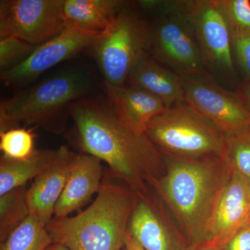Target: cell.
I'll return each instance as SVG.
<instances>
[{
  "mask_svg": "<svg viewBox=\"0 0 250 250\" xmlns=\"http://www.w3.org/2000/svg\"><path fill=\"white\" fill-rule=\"evenodd\" d=\"M69 143L107 164L112 174L136 193L147 192L165 174V157L146 134L118 118L107 100L87 97L70 106Z\"/></svg>",
  "mask_w": 250,
  "mask_h": 250,
  "instance_id": "obj_1",
  "label": "cell"
},
{
  "mask_svg": "<svg viewBox=\"0 0 250 250\" xmlns=\"http://www.w3.org/2000/svg\"><path fill=\"white\" fill-rule=\"evenodd\" d=\"M165 157V174L152 187L170 212L188 246L206 243L233 170L222 157Z\"/></svg>",
  "mask_w": 250,
  "mask_h": 250,
  "instance_id": "obj_2",
  "label": "cell"
},
{
  "mask_svg": "<svg viewBox=\"0 0 250 250\" xmlns=\"http://www.w3.org/2000/svg\"><path fill=\"white\" fill-rule=\"evenodd\" d=\"M138 194L126 185L103 182L96 198L74 216L46 226L53 243L69 250H121Z\"/></svg>",
  "mask_w": 250,
  "mask_h": 250,
  "instance_id": "obj_3",
  "label": "cell"
},
{
  "mask_svg": "<svg viewBox=\"0 0 250 250\" xmlns=\"http://www.w3.org/2000/svg\"><path fill=\"white\" fill-rule=\"evenodd\" d=\"M94 88L91 73L70 67L24 88L0 104V131L23 124L61 134L65 131L72 104L89 97Z\"/></svg>",
  "mask_w": 250,
  "mask_h": 250,
  "instance_id": "obj_4",
  "label": "cell"
},
{
  "mask_svg": "<svg viewBox=\"0 0 250 250\" xmlns=\"http://www.w3.org/2000/svg\"><path fill=\"white\" fill-rule=\"evenodd\" d=\"M146 134L167 157L213 159L225 153L226 134L184 101L154 117Z\"/></svg>",
  "mask_w": 250,
  "mask_h": 250,
  "instance_id": "obj_5",
  "label": "cell"
},
{
  "mask_svg": "<svg viewBox=\"0 0 250 250\" xmlns=\"http://www.w3.org/2000/svg\"><path fill=\"white\" fill-rule=\"evenodd\" d=\"M129 3L90 46L104 83L123 86L151 52V25Z\"/></svg>",
  "mask_w": 250,
  "mask_h": 250,
  "instance_id": "obj_6",
  "label": "cell"
},
{
  "mask_svg": "<svg viewBox=\"0 0 250 250\" xmlns=\"http://www.w3.org/2000/svg\"><path fill=\"white\" fill-rule=\"evenodd\" d=\"M187 11L156 19L151 25V53L182 78L209 75Z\"/></svg>",
  "mask_w": 250,
  "mask_h": 250,
  "instance_id": "obj_7",
  "label": "cell"
},
{
  "mask_svg": "<svg viewBox=\"0 0 250 250\" xmlns=\"http://www.w3.org/2000/svg\"><path fill=\"white\" fill-rule=\"evenodd\" d=\"M187 13L207 71L232 80L236 75L232 36L218 0L188 1Z\"/></svg>",
  "mask_w": 250,
  "mask_h": 250,
  "instance_id": "obj_8",
  "label": "cell"
},
{
  "mask_svg": "<svg viewBox=\"0 0 250 250\" xmlns=\"http://www.w3.org/2000/svg\"><path fill=\"white\" fill-rule=\"evenodd\" d=\"M64 0H1L0 39L14 36L41 45L59 35L66 27Z\"/></svg>",
  "mask_w": 250,
  "mask_h": 250,
  "instance_id": "obj_9",
  "label": "cell"
},
{
  "mask_svg": "<svg viewBox=\"0 0 250 250\" xmlns=\"http://www.w3.org/2000/svg\"><path fill=\"white\" fill-rule=\"evenodd\" d=\"M100 33L67 23L59 35L38 46L24 62L1 72V80L9 86L25 88L49 69L90 48Z\"/></svg>",
  "mask_w": 250,
  "mask_h": 250,
  "instance_id": "obj_10",
  "label": "cell"
},
{
  "mask_svg": "<svg viewBox=\"0 0 250 250\" xmlns=\"http://www.w3.org/2000/svg\"><path fill=\"white\" fill-rule=\"evenodd\" d=\"M183 79L184 102L224 133L250 126V113L238 92L222 88L209 75Z\"/></svg>",
  "mask_w": 250,
  "mask_h": 250,
  "instance_id": "obj_11",
  "label": "cell"
},
{
  "mask_svg": "<svg viewBox=\"0 0 250 250\" xmlns=\"http://www.w3.org/2000/svg\"><path fill=\"white\" fill-rule=\"evenodd\" d=\"M127 232L146 250H185L188 243L155 192L137 193Z\"/></svg>",
  "mask_w": 250,
  "mask_h": 250,
  "instance_id": "obj_12",
  "label": "cell"
},
{
  "mask_svg": "<svg viewBox=\"0 0 250 250\" xmlns=\"http://www.w3.org/2000/svg\"><path fill=\"white\" fill-rule=\"evenodd\" d=\"M75 154L66 146L54 149L48 167L34 179L28 188L30 214L45 226L54 218L56 205L66 184Z\"/></svg>",
  "mask_w": 250,
  "mask_h": 250,
  "instance_id": "obj_13",
  "label": "cell"
},
{
  "mask_svg": "<svg viewBox=\"0 0 250 250\" xmlns=\"http://www.w3.org/2000/svg\"><path fill=\"white\" fill-rule=\"evenodd\" d=\"M250 223V186L233 171L217 208L208 246L225 249L230 240Z\"/></svg>",
  "mask_w": 250,
  "mask_h": 250,
  "instance_id": "obj_14",
  "label": "cell"
},
{
  "mask_svg": "<svg viewBox=\"0 0 250 250\" xmlns=\"http://www.w3.org/2000/svg\"><path fill=\"white\" fill-rule=\"evenodd\" d=\"M103 176V166L100 159L76 153L66 184L56 205L54 218L70 216L73 212L82 210L100 190Z\"/></svg>",
  "mask_w": 250,
  "mask_h": 250,
  "instance_id": "obj_15",
  "label": "cell"
},
{
  "mask_svg": "<svg viewBox=\"0 0 250 250\" xmlns=\"http://www.w3.org/2000/svg\"><path fill=\"white\" fill-rule=\"evenodd\" d=\"M105 89L106 100L116 116L139 134H146L148 123L167 108L161 99L136 85L105 83Z\"/></svg>",
  "mask_w": 250,
  "mask_h": 250,
  "instance_id": "obj_16",
  "label": "cell"
},
{
  "mask_svg": "<svg viewBox=\"0 0 250 250\" xmlns=\"http://www.w3.org/2000/svg\"><path fill=\"white\" fill-rule=\"evenodd\" d=\"M127 82L161 99L167 108L184 101V79L154 58L147 57L140 62Z\"/></svg>",
  "mask_w": 250,
  "mask_h": 250,
  "instance_id": "obj_17",
  "label": "cell"
},
{
  "mask_svg": "<svg viewBox=\"0 0 250 250\" xmlns=\"http://www.w3.org/2000/svg\"><path fill=\"white\" fill-rule=\"evenodd\" d=\"M127 4L121 0H64L62 13L66 23L100 33Z\"/></svg>",
  "mask_w": 250,
  "mask_h": 250,
  "instance_id": "obj_18",
  "label": "cell"
},
{
  "mask_svg": "<svg viewBox=\"0 0 250 250\" xmlns=\"http://www.w3.org/2000/svg\"><path fill=\"white\" fill-rule=\"evenodd\" d=\"M54 150H36L30 157L15 160L1 155L0 159V196L18 188L26 186L48 167Z\"/></svg>",
  "mask_w": 250,
  "mask_h": 250,
  "instance_id": "obj_19",
  "label": "cell"
},
{
  "mask_svg": "<svg viewBox=\"0 0 250 250\" xmlns=\"http://www.w3.org/2000/svg\"><path fill=\"white\" fill-rule=\"evenodd\" d=\"M52 243L46 226L30 214L1 243L0 250H46Z\"/></svg>",
  "mask_w": 250,
  "mask_h": 250,
  "instance_id": "obj_20",
  "label": "cell"
},
{
  "mask_svg": "<svg viewBox=\"0 0 250 250\" xmlns=\"http://www.w3.org/2000/svg\"><path fill=\"white\" fill-rule=\"evenodd\" d=\"M28 188H18L0 196V241H3L30 215Z\"/></svg>",
  "mask_w": 250,
  "mask_h": 250,
  "instance_id": "obj_21",
  "label": "cell"
},
{
  "mask_svg": "<svg viewBox=\"0 0 250 250\" xmlns=\"http://www.w3.org/2000/svg\"><path fill=\"white\" fill-rule=\"evenodd\" d=\"M223 157L250 186V126L226 134Z\"/></svg>",
  "mask_w": 250,
  "mask_h": 250,
  "instance_id": "obj_22",
  "label": "cell"
},
{
  "mask_svg": "<svg viewBox=\"0 0 250 250\" xmlns=\"http://www.w3.org/2000/svg\"><path fill=\"white\" fill-rule=\"evenodd\" d=\"M35 134L25 127H13L0 131V150L2 156L15 160H24L36 152Z\"/></svg>",
  "mask_w": 250,
  "mask_h": 250,
  "instance_id": "obj_23",
  "label": "cell"
},
{
  "mask_svg": "<svg viewBox=\"0 0 250 250\" xmlns=\"http://www.w3.org/2000/svg\"><path fill=\"white\" fill-rule=\"evenodd\" d=\"M232 38L250 36V0H218Z\"/></svg>",
  "mask_w": 250,
  "mask_h": 250,
  "instance_id": "obj_24",
  "label": "cell"
},
{
  "mask_svg": "<svg viewBox=\"0 0 250 250\" xmlns=\"http://www.w3.org/2000/svg\"><path fill=\"white\" fill-rule=\"evenodd\" d=\"M39 45L14 36L0 39V70L6 71L24 62Z\"/></svg>",
  "mask_w": 250,
  "mask_h": 250,
  "instance_id": "obj_25",
  "label": "cell"
},
{
  "mask_svg": "<svg viewBox=\"0 0 250 250\" xmlns=\"http://www.w3.org/2000/svg\"><path fill=\"white\" fill-rule=\"evenodd\" d=\"M136 4L146 13L155 15L157 19L188 11V1L141 0L136 1Z\"/></svg>",
  "mask_w": 250,
  "mask_h": 250,
  "instance_id": "obj_26",
  "label": "cell"
},
{
  "mask_svg": "<svg viewBox=\"0 0 250 250\" xmlns=\"http://www.w3.org/2000/svg\"><path fill=\"white\" fill-rule=\"evenodd\" d=\"M233 58L245 80H250V36L232 38Z\"/></svg>",
  "mask_w": 250,
  "mask_h": 250,
  "instance_id": "obj_27",
  "label": "cell"
},
{
  "mask_svg": "<svg viewBox=\"0 0 250 250\" xmlns=\"http://www.w3.org/2000/svg\"><path fill=\"white\" fill-rule=\"evenodd\" d=\"M225 250H250V223L230 240Z\"/></svg>",
  "mask_w": 250,
  "mask_h": 250,
  "instance_id": "obj_28",
  "label": "cell"
},
{
  "mask_svg": "<svg viewBox=\"0 0 250 250\" xmlns=\"http://www.w3.org/2000/svg\"><path fill=\"white\" fill-rule=\"evenodd\" d=\"M237 92L239 94L245 106L250 113V80H243L238 87Z\"/></svg>",
  "mask_w": 250,
  "mask_h": 250,
  "instance_id": "obj_29",
  "label": "cell"
},
{
  "mask_svg": "<svg viewBox=\"0 0 250 250\" xmlns=\"http://www.w3.org/2000/svg\"><path fill=\"white\" fill-rule=\"evenodd\" d=\"M125 250H146L143 247L140 246L134 238L129 233H126V238L125 239L124 247Z\"/></svg>",
  "mask_w": 250,
  "mask_h": 250,
  "instance_id": "obj_30",
  "label": "cell"
},
{
  "mask_svg": "<svg viewBox=\"0 0 250 250\" xmlns=\"http://www.w3.org/2000/svg\"><path fill=\"white\" fill-rule=\"evenodd\" d=\"M185 250H225V249H217L211 248L205 243H197V244L189 245Z\"/></svg>",
  "mask_w": 250,
  "mask_h": 250,
  "instance_id": "obj_31",
  "label": "cell"
},
{
  "mask_svg": "<svg viewBox=\"0 0 250 250\" xmlns=\"http://www.w3.org/2000/svg\"><path fill=\"white\" fill-rule=\"evenodd\" d=\"M46 250H69L65 246L59 244V243H53L52 245L49 246Z\"/></svg>",
  "mask_w": 250,
  "mask_h": 250,
  "instance_id": "obj_32",
  "label": "cell"
}]
</instances>
